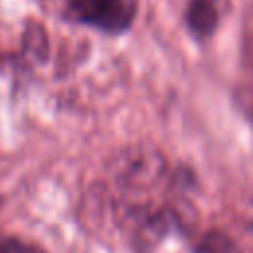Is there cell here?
<instances>
[{"mask_svg":"<svg viewBox=\"0 0 253 253\" xmlns=\"http://www.w3.org/2000/svg\"><path fill=\"white\" fill-rule=\"evenodd\" d=\"M138 0H65V20L105 36L126 34L136 20Z\"/></svg>","mask_w":253,"mask_h":253,"instance_id":"6da1fadb","label":"cell"},{"mask_svg":"<svg viewBox=\"0 0 253 253\" xmlns=\"http://www.w3.org/2000/svg\"><path fill=\"white\" fill-rule=\"evenodd\" d=\"M223 18V0H190L184 10V26L196 42L210 40Z\"/></svg>","mask_w":253,"mask_h":253,"instance_id":"7a4b0ae2","label":"cell"},{"mask_svg":"<svg viewBox=\"0 0 253 253\" xmlns=\"http://www.w3.org/2000/svg\"><path fill=\"white\" fill-rule=\"evenodd\" d=\"M22 55L30 65H42L49 57V38L43 24L28 20L22 34Z\"/></svg>","mask_w":253,"mask_h":253,"instance_id":"3957f363","label":"cell"},{"mask_svg":"<svg viewBox=\"0 0 253 253\" xmlns=\"http://www.w3.org/2000/svg\"><path fill=\"white\" fill-rule=\"evenodd\" d=\"M235 241L223 229L204 231L192 247V253H235Z\"/></svg>","mask_w":253,"mask_h":253,"instance_id":"277c9868","label":"cell"},{"mask_svg":"<svg viewBox=\"0 0 253 253\" xmlns=\"http://www.w3.org/2000/svg\"><path fill=\"white\" fill-rule=\"evenodd\" d=\"M0 253H47L42 245L28 241L18 235H2L0 237Z\"/></svg>","mask_w":253,"mask_h":253,"instance_id":"5b68a950","label":"cell"},{"mask_svg":"<svg viewBox=\"0 0 253 253\" xmlns=\"http://www.w3.org/2000/svg\"><path fill=\"white\" fill-rule=\"evenodd\" d=\"M239 97L243 99V109H245L247 117L253 121V87H247V89H243V93H241Z\"/></svg>","mask_w":253,"mask_h":253,"instance_id":"8992f818","label":"cell"}]
</instances>
